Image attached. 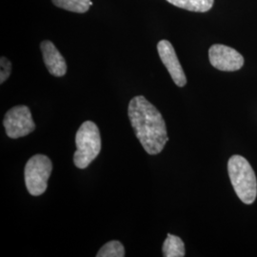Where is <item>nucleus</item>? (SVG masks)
I'll use <instances>...</instances> for the list:
<instances>
[{
	"mask_svg": "<svg viewBox=\"0 0 257 257\" xmlns=\"http://www.w3.org/2000/svg\"><path fill=\"white\" fill-rule=\"evenodd\" d=\"M162 250L165 257H183L185 255V245L180 237L168 233L163 243Z\"/></svg>",
	"mask_w": 257,
	"mask_h": 257,
	"instance_id": "10",
	"label": "nucleus"
},
{
	"mask_svg": "<svg viewBox=\"0 0 257 257\" xmlns=\"http://www.w3.org/2000/svg\"><path fill=\"white\" fill-rule=\"evenodd\" d=\"M0 83L3 84L12 74V62L5 56L0 58Z\"/></svg>",
	"mask_w": 257,
	"mask_h": 257,
	"instance_id": "13",
	"label": "nucleus"
},
{
	"mask_svg": "<svg viewBox=\"0 0 257 257\" xmlns=\"http://www.w3.org/2000/svg\"><path fill=\"white\" fill-rule=\"evenodd\" d=\"M228 173L239 199L245 204L253 203L257 195L256 175L248 160L241 156H231Z\"/></svg>",
	"mask_w": 257,
	"mask_h": 257,
	"instance_id": "2",
	"label": "nucleus"
},
{
	"mask_svg": "<svg viewBox=\"0 0 257 257\" xmlns=\"http://www.w3.org/2000/svg\"><path fill=\"white\" fill-rule=\"evenodd\" d=\"M40 50L48 72L56 77L64 76L67 73V64L55 44L50 40H44L40 44Z\"/></svg>",
	"mask_w": 257,
	"mask_h": 257,
	"instance_id": "8",
	"label": "nucleus"
},
{
	"mask_svg": "<svg viewBox=\"0 0 257 257\" xmlns=\"http://www.w3.org/2000/svg\"><path fill=\"white\" fill-rule=\"evenodd\" d=\"M53 171V163L48 156L36 155L31 157L25 166V184L28 192L34 196L46 192L48 180Z\"/></svg>",
	"mask_w": 257,
	"mask_h": 257,
	"instance_id": "4",
	"label": "nucleus"
},
{
	"mask_svg": "<svg viewBox=\"0 0 257 257\" xmlns=\"http://www.w3.org/2000/svg\"><path fill=\"white\" fill-rule=\"evenodd\" d=\"M97 257L125 256V248L119 241L112 240L106 243L96 254Z\"/></svg>",
	"mask_w": 257,
	"mask_h": 257,
	"instance_id": "12",
	"label": "nucleus"
},
{
	"mask_svg": "<svg viewBox=\"0 0 257 257\" xmlns=\"http://www.w3.org/2000/svg\"><path fill=\"white\" fill-rule=\"evenodd\" d=\"M56 7L77 14H84L90 9L91 0H52Z\"/></svg>",
	"mask_w": 257,
	"mask_h": 257,
	"instance_id": "11",
	"label": "nucleus"
},
{
	"mask_svg": "<svg viewBox=\"0 0 257 257\" xmlns=\"http://www.w3.org/2000/svg\"><path fill=\"white\" fill-rule=\"evenodd\" d=\"M128 115L137 138L148 154L155 156L161 153L169 141L161 112L143 95H138L128 103Z\"/></svg>",
	"mask_w": 257,
	"mask_h": 257,
	"instance_id": "1",
	"label": "nucleus"
},
{
	"mask_svg": "<svg viewBox=\"0 0 257 257\" xmlns=\"http://www.w3.org/2000/svg\"><path fill=\"white\" fill-rule=\"evenodd\" d=\"M3 125L6 135L13 139L26 137L36 128L32 112L27 106H17L10 109L5 114Z\"/></svg>",
	"mask_w": 257,
	"mask_h": 257,
	"instance_id": "5",
	"label": "nucleus"
},
{
	"mask_svg": "<svg viewBox=\"0 0 257 257\" xmlns=\"http://www.w3.org/2000/svg\"><path fill=\"white\" fill-rule=\"evenodd\" d=\"M209 59L215 69L223 72L238 71L244 65V58L236 50L221 44L210 48Z\"/></svg>",
	"mask_w": 257,
	"mask_h": 257,
	"instance_id": "6",
	"label": "nucleus"
},
{
	"mask_svg": "<svg viewBox=\"0 0 257 257\" xmlns=\"http://www.w3.org/2000/svg\"><path fill=\"white\" fill-rule=\"evenodd\" d=\"M180 9L196 13H206L212 8L214 0H167Z\"/></svg>",
	"mask_w": 257,
	"mask_h": 257,
	"instance_id": "9",
	"label": "nucleus"
},
{
	"mask_svg": "<svg viewBox=\"0 0 257 257\" xmlns=\"http://www.w3.org/2000/svg\"><path fill=\"white\" fill-rule=\"evenodd\" d=\"M157 51L174 82L178 87H184L187 84V78L172 43L165 39L160 40L157 44Z\"/></svg>",
	"mask_w": 257,
	"mask_h": 257,
	"instance_id": "7",
	"label": "nucleus"
},
{
	"mask_svg": "<svg viewBox=\"0 0 257 257\" xmlns=\"http://www.w3.org/2000/svg\"><path fill=\"white\" fill-rule=\"evenodd\" d=\"M75 145L74 165L78 169H86L101 151V137L96 124L92 121L84 122L76 133Z\"/></svg>",
	"mask_w": 257,
	"mask_h": 257,
	"instance_id": "3",
	"label": "nucleus"
}]
</instances>
